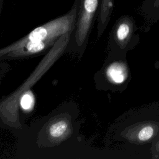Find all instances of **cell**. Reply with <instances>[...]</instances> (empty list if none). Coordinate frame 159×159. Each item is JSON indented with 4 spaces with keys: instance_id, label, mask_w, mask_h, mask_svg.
I'll list each match as a JSON object with an SVG mask.
<instances>
[{
    "instance_id": "1",
    "label": "cell",
    "mask_w": 159,
    "mask_h": 159,
    "mask_svg": "<svg viewBox=\"0 0 159 159\" xmlns=\"http://www.w3.org/2000/svg\"><path fill=\"white\" fill-rule=\"evenodd\" d=\"M76 17L77 7L74 2L70 11L65 14L36 27L15 43L1 49L0 58L27 42H47L52 45L61 35L73 30Z\"/></svg>"
},
{
    "instance_id": "2",
    "label": "cell",
    "mask_w": 159,
    "mask_h": 159,
    "mask_svg": "<svg viewBox=\"0 0 159 159\" xmlns=\"http://www.w3.org/2000/svg\"><path fill=\"white\" fill-rule=\"evenodd\" d=\"M101 0H75L77 7L76 41L79 45L84 42L91 28Z\"/></svg>"
},
{
    "instance_id": "3",
    "label": "cell",
    "mask_w": 159,
    "mask_h": 159,
    "mask_svg": "<svg viewBox=\"0 0 159 159\" xmlns=\"http://www.w3.org/2000/svg\"><path fill=\"white\" fill-rule=\"evenodd\" d=\"M106 75L109 80L112 83H122L127 76V68L124 63L115 62L108 66L106 70Z\"/></svg>"
},
{
    "instance_id": "4",
    "label": "cell",
    "mask_w": 159,
    "mask_h": 159,
    "mask_svg": "<svg viewBox=\"0 0 159 159\" xmlns=\"http://www.w3.org/2000/svg\"><path fill=\"white\" fill-rule=\"evenodd\" d=\"M114 0H101L99 8V33H101L106 28L112 12Z\"/></svg>"
},
{
    "instance_id": "5",
    "label": "cell",
    "mask_w": 159,
    "mask_h": 159,
    "mask_svg": "<svg viewBox=\"0 0 159 159\" xmlns=\"http://www.w3.org/2000/svg\"><path fill=\"white\" fill-rule=\"evenodd\" d=\"M70 130V124L66 119H58L48 127V134L53 139H61L67 135Z\"/></svg>"
},
{
    "instance_id": "6",
    "label": "cell",
    "mask_w": 159,
    "mask_h": 159,
    "mask_svg": "<svg viewBox=\"0 0 159 159\" xmlns=\"http://www.w3.org/2000/svg\"><path fill=\"white\" fill-rule=\"evenodd\" d=\"M35 103V98L31 91H25L20 97V104L25 111H30L33 109Z\"/></svg>"
},
{
    "instance_id": "7",
    "label": "cell",
    "mask_w": 159,
    "mask_h": 159,
    "mask_svg": "<svg viewBox=\"0 0 159 159\" xmlns=\"http://www.w3.org/2000/svg\"><path fill=\"white\" fill-rule=\"evenodd\" d=\"M153 134V129L150 126L143 127L139 133V139L142 140H147L151 138Z\"/></svg>"
},
{
    "instance_id": "8",
    "label": "cell",
    "mask_w": 159,
    "mask_h": 159,
    "mask_svg": "<svg viewBox=\"0 0 159 159\" xmlns=\"http://www.w3.org/2000/svg\"><path fill=\"white\" fill-rule=\"evenodd\" d=\"M159 0H144L142 4L143 9H147L154 6Z\"/></svg>"
},
{
    "instance_id": "9",
    "label": "cell",
    "mask_w": 159,
    "mask_h": 159,
    "mask_svg": "<svg viewBox=\"0 0 159 159\" xmlns=\"http://www.w3.org/2000/svg\"><path fill=\"white\" fill-rule=\"evenodd\" d=\"M149 12H158L159 13V1L148 11Z\"/></svg>"
},
{
    "instance_id": "10",
    "label": "cell",
    "mask_w": 159,
    "mask_h": 159,
    "mask_svg": "<svg viewBox=\"0 0 159 159\" xmlns=\"http://www.w3.org/2000/svg\"><path fill=\"white\" fill-rule=\"evenodd\" d=\"M2 4H3V0H0V14H1V12L2 10Z\"/></svg>"
}]
</instances>
